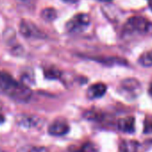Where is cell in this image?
<instances>
[{
  "label": "cell",
  "mask_w": 152,
  "mask_h": 152,
  "mask_svg": "<svg viewBox=\"0 0 152 152\" xmlns=\"http://www.w3.org/2000/svg\"><path fill=\"white\" fill-rule=\"evenodd\" d=\"M0 91L18 102H27L31 97V91L28 86L4 72H0Z\"/></svg>",
  "instance_id": "6da1fadb"
},
{
  "label": "cell",
  "mask_w": 152,
  "mask_h": 152,
  "mask_svg": "<svg viewBox=\"0 0 152 152\" xmlns=\"http://www.w3.org/2000/svg\"><path fill=\"white\" fill-rule=\"evenodd\" d=\"M124 31L129 34H149L152 33V23L142 16H132L125 23Z\"/></svg>",
  "instance_id": "7a4b0ae2"
},
{
  "label": "cell",
  "mask_w": 152,
  "mask_h": 152,
  "mask_svg": "<svg viewBox=\"0 0 152 152\" xmlns=\"http://www.w3.org/2000/svg\"><path fill=\"white\" fill-rule=\"evenodd\" d=\"M142 88L140 83L135 78H127L121 82L119 92L128 100H134L141 94Z\"/></svg>",
  "instance_id": "3957f363"
},
{
  "label": "cell",
  "mask_w": 152,
  "mask_h": 152,
  "mask_svg": "<svg viewBox=\"0 0 152 152\" xmlns=\"http://www.w3.org/2000/svg\"><path fill=\"white\" fill-rule=\"evenodd\" d=\"M90 22L91 20L88 15L78 14L67 22L65 28L69 32H78L85 29L90 24Z\"/></svg>",
  "instance_id": "277c9868"
},
{
  "label": "cell",
  "mask_w": 152,
  "mask_h": 152,
  "mask_svg": "<svg viewBox=\"0 0 152 152\" xmlns=\"http://www.w3.org/2000/svg\"><path fill=\"white\" fill-rule=\"evenodd\" d=\"M20 32L25 38H44L43 32H41L34 23L26 20L21 22Z\"/></svg>",
  "instance_id": "5b68a950"
},
{
  "label": "cell",
  "mask_w": 152,
  "mask_h": 152,
  "mask_svg": "<svg viewBox=\"0 0 152 152\" xmlns=\"http://www.w3.org/2000/svg\"><path fill=\"white\" fill-rule=\"evenodd\" d=\"M16 121L20 126L26 129H39L43 125V121L39 117L35 115H22L16 119Z\"/></svg>",
  "instance_id": "8992f818"
},
{
  "label": "cell",
  "mask_w": 152,
  "mask_h": 152,
  "mask_svg": "<svg viewBox=\"0 0 152 152\" xmlns=\"http://www.w3.org/2000/svg\"><path fill=\"white\" fill-rule=\"evenodd\" d=\"M70 131V126L65 120L56 119L48 127V133L52 136L59 137L65 135Z\"/></svg>",
  "instance_id": "52a82bcc"
},
{
  "label": "cell",
  "mask_w": 152,
  "mask_h": 152,
  "mask_svg": "<svg viewBox=\"0 0 152 152\" xmlns=\"http://www.w3.org/2000/svg\"><path fill=\"white\" fill-rule=\"evenodd\" d=\"M107 87L105 83H95L88 89L87 97L91 99H99L105 95V93L107 92Z\"/></svg>",
  "instance_id": "ba28073f"
},
{
  "label": "cell",
  "mask_w": 152,
  "mask_h": 152,
  "mask_svg": "<svg viewBox=\"0 0 152 152\" xmlns=\"http://www.w3.org/2000/svg\"><path fill=\"white\" fill-rule=\"evenodd\" d=\"M119 131L125 133H132L135 131V119L133 116H126L119 119L117 123Z\"/></svg>",
  "instance_id": "9c48e42d"
},
{
  "label": "cell",
  "mask_w": 152,
  "mask_h": 152,
  "mask_svg": "<svg viewBox=\"0 0 152 152\" xmlns=\"http://www.w3.org/2000/svg\"><path fill=\"white\" fill-rule=\"evenodd\" d=\"M139 143L133 140H124L120 144L121 152H138Z\"/></svg>",
  "instance_id": "30bf717a"
},
{
  "label": "cell",
  "mask_w": 152,
  "mask_h": 152,
  "mask_svg": "<svg viewBox=\"0 0 152 152\" xmlns=\"http://www.w3.org/2000/svg\"><path fill=\"white\" fill-rule=\"evenodd\" d=\"M44 75L47 79L56 80V79H59L61 77L62 72L55 66H50V67L44 69Z\"/></svg>",
  "instance_id": "8fae6325"
},
{
  "label": "cell",
  "mask_w": 152,
  "mask_h": 152,
  "mask_svg": "<svg viewBox=\"0 0 152 152\" xmlns=\"http://www.w3.org/2000/svg\"><path fill=\"white\" fill-rule=\"evenodd\" d=\"M139 64L144 67H151L152 66V50L143 52L138 60Z\"/></svg>",
  "instance_id": "7c38bea8"
},
{
  "label": "cell",
  "mask_w": 152,
  "mask_h": 152,
  "mask_svg": "<svg viewBox=\"0 0 152 152\" xmlns=\"http://www.w3.org/2000/svg\"><path fill=\"white\" fill-rule=\"evenodd\" d=\"M40 15L44 20H46L48 22H52L56 19L57 12L53 7H48V8H45L44 10H42Z\"/></svg>",
  "instance_id": "4fadbf2b"
},
{
  "label": "cell",
  "mask_w": 152,
  "mask_h": 152,
  "mask_svg": "<svg viewBox=\"0 0 152 152\" xmlns=\"http://www.w3.org/2000/svg\"><path fill=\"white\" fill-rule=\"evenodd\" d=\"M17 152H49L48 149L45 147L41 146H34V145H26L21 147Z\"/></svg>",
  "instance_id": "5bb4252c"
},
{
  "label": "cell",
  "mask_w": 152,
  "mask_h": 152,
  "mask_svg": "<svg viewBox=\"0 0 152 152\" xmlns=\"http://www.w3.org/2000/svg\"><path fill=\"white\" fill-rule=\"evenodd\" d=\"M72 152H98V148L92 142H86Z\"/></svg>",
  "instance_id": "9a60e30c"
},
{
  "label": "cell",
  "mask_w": 152,
  "mask_h": 152,
  "mask_svg": "<svg viewBox=\"0 0 152 152\" xmlns=\"http://www.w3.org/2000/svg\"><path fill=\"white\" fill-rule=\"evenodd\" d=\"M145 132H152V118H147L145 121V127H144Z\"/></svg>",
  "instance_id": "2e32d148"
},
{
  "label": "cell",
  "mask_w": 152,
  "mask_h": 152,
  "mask_svg": "<svg viewBox=\"0 0 152 152\" xmlns=\"http://www.w3.org/2000/svg\"><path fill=\"white\" fill-rule=\"evenodd\" d=\"M18 1L27 7H33L35 4V0H18Z\"/></svg>",
  "instance_id": "e0dca14e"
},
{
  "label": "cell",
  "mask_w": 152,
  "mask_h": 152,
  "mask_svg": "<svg viewBox=\"0 0 152 152\" xmlns=\"http://www.w3.org/2000/svg\"><path fill=\"white\" fill-rule=\"evenodd\" d=\"M148 92H149V95L152 97V81L150 82V84H149V88H148Z\"/></svg>",
  "instance_id": "ac0fdd59"
},
{
  "label": "cell",
  "mask_w": 152,
  "mask_h": 152,
  "mask_svg": "<svg viewBox=\"0 0 152 152\" xmlns=\"http://www.w3.org/2000/svg\"><path fill=\"white\" fill-rule=\"evenodd\" d=\"M98 1H99V2H103V3H110V2H112L113 0H98Z\"/></svg>",
  "instance_id": "d6986e66"
},
{
  "label": "cell",
  "mask_w": 152,
  "mask_h": 152,
  "mask_svg": "<svg viewBox=\"0 0 152 152\" xmlns=\"http://www.w3.org/2000/svg\"><path fill=\"white\" fill-rule=\"evenodd\" d=\"M4 121H5V118H4V116H3L2 115H0V124H2Z\"/></svg>",
  "instance_id": "ffe728a7"
},
{
  "label": "cell",
  "mask_w": 152,
  "mask_h": 152,
  "mask_svg": "<svg viewBox=\"0 0 152 152\" xmlns=\"http://www.w3.org/2000/svg\"><path fill=\"white\" fill-rule=\"evenodd\" d=\"M64 1H66V2H75L76 0H64Z\"/></svg>",
  "instance_id": "44dd1931"
},
{
  "label": "cell",
  "mask_w": 152,
  "mask_h": 152,
  "mask_svg": "<svg viewBox=\"0 0 152 152\" xmlns=\"http://www.w3.org/2000/svg\"><path fill=\"white\" fill-rule=\"evenodd\" d=\"M0 152H4V151H3V150H2L1 148H0Z\"/></svg>",
  "instance_id": "7402d4cb"
},
{
  "label": "cell",
  "mask_w": 152,
  "mask_h": 152,
  "mask_svg": "<svg viewBox=\"0 0 152 152\" xmlns=\"http://www.w3.org/2000/svg\"><path fill=\"white\" fill-rule=\"evenodd\" d=\"M149 1H150V4L152 3V0H149Z\"/></svg>",
  "instance_id": "603a6c76"
}]
</instances>
